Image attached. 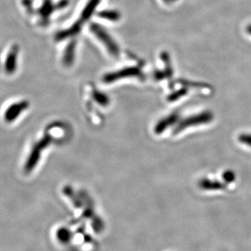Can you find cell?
I'll return each mask as SVG.
<instances>
[{
  "instance_id": "cell-16",
  "label": "cell",
  "mask_w": 251,
  "mask_h": 251,
  "mask_svg": "<svg viewBox=\"0 0 251 251\" xmlns=\"http://www.w3.org/2000/svg\"><path fill=\"white\" fill-rule=\"evenodd\" d=\"M168 2H171V1H175V0H168Z\"/></svg>"
},
{
  "instance_id": "cell-2",
  "label": "cell",
  "mask_w": 251,
  "mask_h": 251,
  "mask_svg": "<svg viewBox=\"0 0 251 251\" xmlns=\"http://www.w3.org/2000/svg\"><path fill=\"white\" fill-rule=\"evenodd\" d=\"M51 138L50 135H47L41 139L37 144L33 147V151H31L30 155L28 158L27 163L25 165V170L26 171V173H29L33 170L36 164H38V160L40 159L41 152L43 150L45 149L48 145L50 144Z\"/></svg>"
},
{
  "instance_id": "cell-4",
  "label": "cell",
  "mask_w": 251,
  "mask_h": 251,
  "mask_svg": "<svg viewBox=\"0 0 251 251\" xmlns=\"http://www.w3.org/2000/svg\"><path fill=\"white\" fill-rule=\"evenodd\" d=\"M141 75H142L141 72L137 68H127V69H122L121 71L108 74L105 76L104 81L111 82V81H116L118 79L124 78L127 76H141Z\"/></svg>"
},
{
  "instance_id": "cell-6",
  "label": "cell",
  "mask_w": 251,
  "mask_h": 251,
  "mask_svg": "<svg viewBox=\"0 0 251 251\" xmlns=\"http://www.w3.org/2000/svg\"><path fill=\"white\" fill-rule=\"evenodd\" d=\"M178 120V114L173 113L170 116H167L165 118L163 119L157 124V126L154 128V132L157 134L163 133L166 130L168 127L173 126V124H175Z\"/></svg>"
},
{
  "instance_id": "cell-12",
  "label": "cell",
  "mask_w": 251,
  "mask_h": 251,
  "mask_svg": "<svg viewBox=\"0 0 251 251\" xmlns=\"http://www.w3.org/2000/svg\"><path fill=\"white\" fill-rule=\"evenodd\" d=\"M58 237L61 242H67L69 241V237H70V233L66 229L59 230V232H58Z\"/></svg>"
},
{
  "instance_id": "cell-8",
  "label": "cell",
  "mask_w": 251,
  "mask_h": 251,
  "mask_svg": "<svg viewBox=\"0 0 251 251\" xmlns=\"http://www.w3.org/2000/svg\"><path fill=\"white\" fill-rule=\"evenodd\" d=\"M200 186L204 190H222L224 185L217 181H212L211 180H202L200 181Z\"/></svg>"
},
{
  "instance_id": "cell-14",
  "label": "cell",
  "mask_w": 251,
  "mask_h": 251,
  "mask_svg": "<svg viewBox=\"0 0 251 251\" xmlns=\"http://www.w3.org/2000/svg\"><path fill=\"white\" fill-rule=\"evenodd\" d=\"M224 178L227 182H232L235 179L234 173L232 172H227L224 174Z\"/></svg>"
},
{
  "instance_id": "cell-15",
  "label": "cell",
  "mask_w": 251,
  "mask_h": 251,
  "mask_svg": "<svg viewBox=\"0 0 251 251\" xmlns=\"http://www.w3.org/2000/svg\"><path fill=\"white\" fill-rule=\"evenodd\" d=\"M247 32L251 34V25L247 27Z\"/></svg>"
},
{
  "instance_id": "cell-9",
  "label": "cell",
  "mask_w": 251,
  "mask_h": 251,
  "mask_svg": "<svg viewBox=\"0 0 251 251\" xmlns=\"http://www.w3.org/2000/svg\"><path fill=\"white\" fill-rule=\"evenodd\" d=\"M99 2H100V0H91L88 3L87 6L85 7V10H84L83 14H82V18L83 19H88V17L92 14Z\"/></svg>"
},
{
  "instance_id": "cell-10",
  "label": "cell",
  "mask_w": 251,
  "mask_h": 251,
  "mask_svg": "<svg viewBox=\"0 0 251 251\" xmlns=\"http://www.w3.org/2000/svg\"><path fill=\"white\" fill-rule=\"evenodd\" d=\"M74 48H75L74 43H72V44L69 46V48H67L66 52H65L64 58V61L65 64L69 65L74 60Z\"/></svg>"
},
{
  "instance_id": "cell-7",
  "label": "cell",
  "mask_w": 251,
  "mask_h": 251,
  "mask_svg": "<svg viewBox=\"0 0 251 251\" xmlns=\"http://www.w3.org/2000/svg\"><path fill=\"white\" fill-rule=\"evenodd\" d=\"M17 64V50H12L7 56V60L5 63V69L8 74H12L15 71Z\"/></svg>"
},
{
  "instance_id": "cell-3",
  "label": "cell",
  "mask_w": 251,
  "mask_h": 251,
  "mask_svg": "<svg viewBox=\"0 0 251 251\" xmlns=\"http://www.w3.org/2000/svg\"><path fill=\"white\" fill-rule=\"evenodd\" d=\"M91 30L93 33H95L96 37H98V38L104 44L105 47L109 50L112 55H116L118 54V47L103 28L97 25L94 24L91 26Z\"/></svg>"
},
{
  "instance_id": "cell-13",
  "label": "cell",
  "mask_w": 251,
  "mask_h": 251,
  "mask_svg": "<svg viewBox=\"0 0 251 251\" xmlns=\"http://www.w3.org/2000/svg\"><path fill=\"white\" fill-rule=\"evenodd\" d=\"M239 140L242 143L251 147V134H244V135L240 136Z\"/></svg>"
},
{
  "instance_id": "cell-5",
  "label": "cell",
  "mask_w": 251,
  "mask_h": 251,
  "mask_svg": "<svg viewBox=\"0 0 251 251\" xmlns=\"http://www.w3.org/2000/svg\"><path fill=\"white\" fill-rule=\"evenodd\" d=\"M28 102H21L11 105L7 108V112H5L4 118L7 122L14 121L15 119L17 118L20 114L22 113L24 110L28 107Z\"/></svg>"
},
{
  "instance_id": "cell-11",
  "label": "cell",
  "mask_w": 251,
  "mask_h": 251,
  "mask_svg": "<svg viewBox=\"0 0 251 251\" xmlns=\"http://www.w3.org/2000/svg\"><path fill=\"white\" fill-rule=\"evenodd\" d=\"M100 17L104 19L110 20V21H118L120 19V14L118 12L113 11H103L100 13Z\"/></svg>"
},
{
  "instance_id": "cell-1",
  "label": "cell",
  "mask_w": 251,
  "mask_h": 251,
  "mask_svg": "<svg viewBox=\"0 0 251 251\" xmlns=\"http://www.w3.org/2000/svg\"><path fill=\"white\" fill-rule=\"evenodd\" d=\"M212 119H213V115L211 112H203L195 115V116H190V117L185 119L178 125L177 127L174 130V133L177 134V133L182 132L183 130H185V128L191 127V126H197L199 125L209 123L210 121H212Z\"/></svg>"
}]
</instances>
